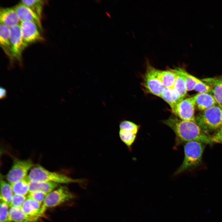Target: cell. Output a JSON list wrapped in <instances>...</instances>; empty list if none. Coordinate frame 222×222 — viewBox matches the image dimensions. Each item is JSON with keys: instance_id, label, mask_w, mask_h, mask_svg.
<instances>
[{"instance_id": "1", "label": "cell", "mask_w": 222, "mask_h": 222, "mask_svg": "<svg viewBox=\"0 0 222 222\" xmlns=\"http://www.w3.org/2000/svg\"><path fill=\"white\" fill-rule=\"evenodd\" d=\"M163 122L174 132L176 135V146L192 141L209 145L214 143L212 137L204 133L195 122L183 120L172 116Z\"/></svg>"}, {"instance_id": "2", "label": "cell", "mask_w": 222, "mask_h": 222, "mask_svg": "<svg viewBox=\"0 0 222 222\" xmlns=\"http://www.w3.org/2000/svg\"><path fill=\"white\" fill-rule=\"evenodd\" d=\"M204 147V143L197 141L185 143L184 158L182 164L175 172V175L180 174L199 165L202 161Z\"/></svg>"}, {"instance_id": "3", "label": "cell", "mask_w": 222, "mask_h": 222, "mask_svg": "<svg viewBox=\"0 0 222 222\" xmlns=\"http://www.w3.org/2000/svg\"><path fill=\"white\" fill-rule=\"evenodd\" d=\"M222 109L215 105L198 113L195 121L202 130L207 134L220 128L221 125Z\"/></svg>"}, {"instance_id": "4", "label": "cell", "mask_w": 222, "mask_h": 222, "mask_svg": "<svg viewBox=\"0 0 222 222\" xmlns=\"http://www.w3.org/2000/svg\"><path fill=\"white\" fill-rule=\"evenodd\" d=\"M30 181L51 182L59 184L81 183L82 180L75 179L67 175L51 171L40 165L34 166L27 175Z\"/></svg>"}, {"instance_id": "5", "label": "cell", "mask_w": 222, "mask_h": 222, "mask_svg": "<svg viewBox=\"0 0 222 222\" xmlns=\"http://www.w3.org/2000/svg\"><path fill=\"white\" fill-rule=\"evenodd\" d=\"M75 195L65 186H61L48 194L43 203L44 214L48 208L55 207L74 199Z\"/></svg>"}, {"instance_id": "6", "label": "cell", "mask_w": 222, "mask_h": 222, "mask_svg": "<svg viewBox=\"0 0 222 222\" xmlns=\"http://www.w3.org/2000/svg\"><path fill=\"white\" fill-rule=\"evenodd\" d=\"M34 166L32 161L30 159H15L6 175L7 181L11 184L24 179L27 176L29 171Z\"/></svg>"}, {"instance_id": "7", "label": "cell", "mask_w": 222, "mask_h": 222, "mask_svg": "<svg viewBox=\"0 0 222 222\" xmlns=\"http://www.w3.org/2000/svg\"><path fill=\"white\" fill-rule=\"evenodd\" d=\"M195 95L184 98L172 109L173 114L180 119L195 122L194 115Z\"/></svg>"}, {"instance_id": "8", "label": "cell", "mask_w": 222, "mask_h": 222, "mask_svg": "<svg viewBox=\"0 0 222 222\" xmlns=\"http://www.w3.org/2000/svg\"><path fill=\"white\" fill-rule=\"evenodd\" d=\"M142 84L146 92L160 97L164 87L157 75L156 68L149 64L143 76Z\"/></svg>"}, {"instance_id": "9", "label": "cell", "mask_w": 222, "mask_h": 222, "mask_svg": "<svg viewBox=\"0 0 222 222\" xmlns=\"http://www.w3.org/2000/svg\"><path fill=\"white\" fill-rule=\"evenodd\" d=\"M10 29V40L11 49L10 62L16 60L21 63L22 54L23 50L26 47L21 35L19 25L14 26Z\"/></svg>"}, {"instance_id": "10", "label": "cell", "mask_w": 222, "mask_h": 222, "mask_svg": "<svg viewBox=\"0 0 222 222\" xmlns=\"http://www.w3.org/2000/svg\"><path fill=\"white\" fill-rule=\"evenodd\" d=\"M19 25L22 38L26 47L31 44L43 40L39 27L34 23L26 21L21 22Z\"/></svg>"}, {"instance_id": "11", "label": "cell", "mask_w": 222, "mask_h": 222, "mask_svg": "<svg viewBox=\"0 0 222 222\" xmlns=\"http://www.w3.org/2000/svg\"><path fill=\"white\" fill-rule=\"evenodd\" d=\"M21 22L30 21L35 23L39 29L42 30L40 18L28 7L20 3L14 7Z\"/></svg>"}, {"instance_id": "12", "label": "cell", "mask_w": 222, "mask_h": 222, "mask_svg": "<svg viewBox=\"0 0 222 222\" xmlns=\"http://www.w3.org/2000/svg\"><path fill=\"white\" fill-rule=\"evenodd\" d=\"M42 204L27 198L21 208L23 212L28 216L39 220L44 215L42 212Z\"/></svg>"}, {"instance_id": "13", "label": "cell", "mask_w": 222, "mask_h": 222, "mask_svg": "<svg viewBox=\"0 0 222 222\" xmlns=\"http://www.w3.org/2000/svg\"><path fill=\"white\" fill-rule=\"evenodd\" d=\"M20 20L14 8H1L0 10V23L9 28L18 25Z\"/></svg>"}, {"instance_id": "14", "label": "cell", "mask_w": 222, "mask_h": 222, "mask_svg": "<svg viewBox=\"0 0 222 222\" xmlns=\"http://www.w3.org/2000/svg\"><path fill=\"white\" fill-rule=\"evenodd\" d=\"M211 88L213 96L219 105H222V76L209 77L201 80Z\"/></svg>"}, {"instance_id": "15", "label": "cell", "mask_w": 222, "mask_h": 222, "mask_svg": "<svg viewBox=\"0 0 222 222\" xmlns=\"http://www.w3.org/2000/svg\"><path fill=\"white\" fill-rule=\"evenodd\" d=\"M157 75L164 87L173 88L177 77L175 69L160 70L156 69Z\"/></svg>"}, {"instance_id": "16", "label": "cell", "mask_w": 222, "mask_h": 222, "mask_svg": "<svg viewBox=\"0 0 222 222\" xmlns=\"http://www.w3.org/2000/svg\"><path fill=\"white\" fill-rule=\"evenodd\" d=\"M195 95V106L200 111L208 109L217 103L214 97L209 93H199Z\"/></svg>"}, {"instance_id": "17", "label": "cell", "mask_w": 222, "mask_h": 222, "mask_svg": "<svg viewBox=\"0 0 222 222\" xmlns=\"http://www.w3.org/2000/svg\"><path fill=\"white\" fill-rule=\"evenodd\" d=\"M59 184L51 182L30 181L29 192L40 191L47 195L59 187Z\"/></svg>"}, {"instance_id": "18", "label": "cell", "mask_w": 222, "mask_h": 222, "mask_svg": "<svg viewBox=\"0 0 222 222\" xmlns=\"http://www.w3.org/2000/svg\"><path fill=\"white\" fill-rule=\"evenodd\" d=\"M0 45L1 47L10 60L11 58V49L10 40V28L0 23Z\"/></svg>"}, {"instance_id": "19", "label": "cell", "mask_w": 222, "mask_h": 222, "mask_svg": "<svg viewBox=\"0 0 222 222\" xmlns=\"http://www.w3.org/2000/svg\"><path fill=\"white\" fill-rule=\"evenodd\" d=\"M9 215L11 222H37L39 220L27 215L20 207H10Z\"/></svg>"}, {"instance_id": "20", "label": "cell", "mask_w": 222, "mask_h": 222, "mask_svg": "<svg viewBox=\"0 0 222 222\" xmlns=\"http://www.w3.org/2000/svg\"><path fill=\"white\" fill-rule=\"evenodd\" d=\"M170 105L172 109L182 100L178 92L174 88L164 87L160 97Z\"/></svg>"}, {"instance_id": "21", "label": "cell", "mask_w": 222, "mask_h": 222, "mask_svg": "<svg viewBox=\"0 0 222 222\" xmlns=\"http://www.w3.org/2000/svg\"><path fill=\"white\" fill-rule=\"evenodd\" d=\"M177 73V77L175 83L174 88L179 94L182 99L184 98L187 94L185 82L181 71V68H175Z\"/></svg>"}, {"instance_id": "22", "label": "cell", "mask_w": 222, "mask_h": 222, "mask_svg": "<svg viewBox=\"0 0 222 222\" xmlns=\"http://www.w3.org/2000/svg\"><path fill=\"white\" fill-rule=\"evenodd\" d=\"M29 182L27 176L24 179L10 184L13 193L24 196L28 194Z\"/></svg>"}, {"instance_id": "23", "label": "cell", "mask_w": 222, "mask_h": 222, "mask_svg": "<svg viewBox=\"0 0 222 222\" xmlns=\"http://www.w3.org/2000/svg\"><path fill=\"white\" fill-rule=\"evenodd\" d=\"M13 193L11 184L1 178L0 200L6 203L9 206L13 195Z\"/></svg>"}, {"instance_id": "24", "label": "cell", "mask_w": 222, "mask_h": 222, "mask_svg": "<svg viewBox=\"0 0 222 222\" xmlns=\"http://www.w3.org/2000/svg\"><path fill=\"white\" fill-rule=\"evenodd\" d=\"M137 134L129 131L120 130L119 136L121 140L125 144L130 150L135 141Z\"/></svg>"}, {"instance_id": "25", "label": "cell", "mask_w": 222, "mask_h": 222, "mask_svg": "<svg viewBox=\"0 0 222 222\" xmlns=\"http://www.w3.org/2000/svg\"><path fill=\"white\" fill-rule=\"evenodd\" d=\"M20 3L25 5L33 10L41 18L44 1L40 0H23Z\"/></svg>"}, {"instance_id": "26", "label": "cell", "mask_w": 222, "mask_h": 222, "mask_svg": "<svg viewBox=\"0 0 222 222\" xmlns=\"http://www.w3.org/2000/svg\"><path fill=\"white\" fill-rule=\"evenodd\" d=\"M181 71L184 79L187 91L194 90L195 84L199 79L188 73L183 68H181Z\"/></svg>"}, {"instance_id": "27", "label": "cell", "mask_w": 222, "mask_h": 222, "mask_svg": "<svg viewBox=\"0 0 222 222\" xmlns=\"http://www.w3.org/2000/svg\"><path fill=\"white\" fill-rule=\"evenodd\" d=\"M9 205L0 200V222H11L9 217Z\"/></svg>"}, {"instance_id": "28", "label": "cell", "mask_w": 222, "mask_h": 222, "mask_svg": "<svg viewBox=\"0 0 222 222\" xmlns=\"http://www.w3.org/2000/svg\"><path fill=\"white\" fill-rule=\"evenodd\" d=\"M119 128L120 130L130 131L137 134L139 129V126L132 122L129 121H124L120 123Z\"/></svg>"}, {"instance_id": "29", "label": "cell", "mask_w": 222, "mask_h": 222, "mask_svg": "<svg viewBox=\"0 0 222 222\" xmlns=\"http://www.w3.org/2000/svg\"><path fill=\"white\" fill-rule=\"evenodd\" d=\"M194 90L199 93H208L212 92L211 87L208 84L199 80L196 82Z\"/></svg>"}, {"instance_id": "30", "label": "cell", "mask_w": 222, "mask_h": 222, "mask_svg": "<svg viewBox=\"0 0 222 222\" xmlns=\"http://www.w3.org/2000/svg\"><path fill=\"white\" fill-rule=\"evenodd\" d=\"M27 199L24 195L14 194L9 207H15L21 208Z\"/></svg>"}, {"instance_id": "31", "label": "cell", "mask_w": 222, "mask_h": 222, "mask_svg": "<svg viewBox=\"0 0 222 222\" xmlns=\"http://www.w3.org/2000/svg\"><path fill=\"white\" fill-rule=\"evenodd\" d=\"M47 195L40 191H35L29 192L27 198L33 199L39 203L43 204Z\"/></svg>"}, {"instance_id": "32", "label": "cell", "mask_w": 222, "mask_h": 222, "mask_svg": "<svg viewBox=\"0 0 222 222\" xmlns=\"http://www.w3.org/2000/svg\"><path fill=\"white\" fill-rule=\"evenodd\" d=\"M212 141L214 143L222 144V130H218L212 136Z\"/></svg>"}, {"instance_id": "33", "label": "cell", "mask_w": 222, "mask_h": 222, "mask_svg": "<svg viewBox=\"0 0 222 222\" xmlns=\"http://www.w3.org/2000/svg\"><path fill=\"white\" fill-rule=\"evenodd\" d=\"M7 91L6 89L2 87L0 88V99L1 100L5 99L7 97Z\"/></svg>"}, {"instance_id": "34", "label": "cell", "mask_w": 222, "mask_h": 222, "mask_svg": "<svg viewBox=\"0 0 222 222\" xmlns=\"http://www.w3.org/2000/svg\"><path fill=\"white\" fill-rule=\"evenodd\" d=\"M220 107L222 109V107H221V106H220ZM221 121H222L221 125V127H220V128L219 129V130H222V113Z\"/></svg>"}, {"instance_id": "35", "label": "cell", "mask_w": 222, "mask_h": 222, "mask_svg": "<svg viewBox=\"0 0 222 222\" xmlns=\"http://www.w3.org/2000/svg\"><path fill=\"white\" fill-rule=\"evenodd\" d=\"M220 106L222 107V105H219Z\"/></svg>"}]
</instances>
